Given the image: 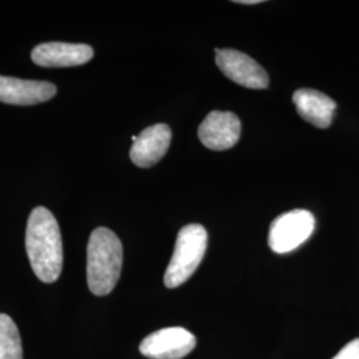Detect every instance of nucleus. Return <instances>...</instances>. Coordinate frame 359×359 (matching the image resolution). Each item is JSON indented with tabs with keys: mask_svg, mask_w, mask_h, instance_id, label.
I'll list each match as a JSON object with an SVG mask.
<instances>
[{
	"mask_svg": "<svg viewBox=\"0 0 359 359\" xmlns=\"http://www.w3.org/2000/svg\"><path fill=\"white\" fill-rule=\"evenodd\" d=\"M26 250L31 268L41 283H55L63 269V240L51 212L35 208L27 222Z\"/></svg>",
	"mask_w": 359,
	"mask_h": 359,
	"instance_id": "f257e3e1",
	"label": "nucleus"
},
{
	"mask_svg": "<svg viewBox=\"0 0 359 359\" xmlns=\"http://www.w3.org/2000/svg\"><path fill=\"white\" fill-rule=\"evenodd\" d=\"M123 245L115 233L97 228L90 233L87 246V283L95 295H108L120 278Z\"/></svg>",
	"mask_w": 359,
	"mask_h": 359,
	"instance_id": "f03ea898",
	"label": "nucleus"
},
{
	"mask_svg": "<svg viewBox=\"0 0 359 359\" xmlns=\"http://www.w3.org/2000/svg\"><path fill=\"white\" fill-rule=\"evenodd\" d=\"M208 233L200 224L184 226L177 234L176 246L168 265L164 283L169 289L187 283L205 256Z\"/></svg>",
	"mask_w": 359,
	"mask_h": 359,
	"instance_id": "7ed1b4c3",
	"label": "nucleus"
},
{
	"mask_svg": "<svg viewBox=\"0 0 359 359\" xmlns=\"http://www.w3.org/2000/svg\"><path fill=\"white\" fill-rule=\"evenodd\" d=\"M316 218L305 209H295L276 218L270 225L268 244L274 253L293 252L313 234Z\"/></svg>",
	"mask_w": 359,
	"mask_h": 359,
	"instance_id": "20e7f679",
	"label": "nucleus"
},
{
	"mask_svg": "<svg viewBox=\"0 0 359 359\" xmlns=\"http://www.w3.org/2000/svg\"><path fill=\"white\" fill-rule=\"evenodd\" d=\"M216 63L225 76L243 87L250 90H265L269 86L266 71L244 52L217 48Z\"/></svg>",
	"mask_w": 359,
	"mask_h": 359,
	"instance_id": "39448f33",
	"label": "nucleus"
},
{
	"mask_svg": "<svg viewBox=\"0 0 359 359\" xmlns=\"http://www.w3.org/2000/svg\"><path fill=\"white\" fill-rule=\"evenodd\" d=\"M196 346V337L184 327H165L145 337L140 353L151 359H181Z\"/></svg>",
	"mask_w": 359,
	"mask_h": 359,
	"instance_id": "423d86ee",
	"label": "nucleus"
},
{
	"mask_svg": "<svg viewBox=\"0 0 359 359\" xmlns=\"http://www.w3.org/2000/svg\"><path fill=\"white\" fill-rule=\"evenodd\" d=\"M241 135V121L231 112L212 111L198 128L200 142L213 151H225L234 147Z\"/></svg>",
	"mask_w": 359,
	"mask_h": 359,
	"instance_id": "0eeeda50",
	"label": "nucleus"
},
{
	"mask_svg": "<svg viewBox=\"0 0 359 359\" xmlns=\"http://www.w3.org/2000/svg\"><path fill=\"white\" fill-rule=\"evenodd\" d=\"M93 57V48L88 44L50 41L36 46L31 52L32 62L40 67L65 68L86 65Z\"/></svg>",
	"mask_w": 359,
	"mask_h": 359,
	"instance_id": "6e6552de",
	"label": "nucleus"
},
{
	"mask_svg": "<svg viewBox=\"0 0 359 359\" xmlns=\"http://www.w3.org/2000/svg\"><path fill=\"white\" fill-rule=\"evenodd\" d=\"M56 86L50 81L0 75V103L35 105L48 102L56 95Z\"/></svg>",
	"mask_w": 359,
	"mask_h": 359,
	"instance_id": "1a4fd4ad",
	"label": "nucleus"
},
{
	"mask_svg": "<svg viewBox=\"0 0 359 359\" xmlns=\"http://www.w3.org/2000/svg\"><path fill=\"white\" fill-rule=\"evenodd\" d=\"M172 140V130L167 124H154L144 129L133 142L129 156L135 165L151 168L156 165L168 152Z\"/></svg>",
	"mask_w": 359,
	"mask_h": 359,
	"instance_id": "9d476101",
	"label": "nucleus"
},
{
	"mask_svg": "<svg viewBox=\"0 0 359 359\" xmlns=\"http://www.w3.org/2000/svg\"><path fill=\"white\" fill-rule=\"evenodd\" d=\"M298 115L317 128H327L332 124L337 104L320 90L302 88L293 95Z\"/></svg>",
	"mask_w": 359,
	"mask_h": 359,
	"instance_id": "9b49d317",
	"label": "nucleus"
},
{
	"mask_svg": "<svg viewBox=\"0 0 359 359\" xmlns=\"http://www.w3.org/2000/svg\"><path fill=\"white\" fill-rule=\"evenodd\" d=\"M0 359H23L22 338L13 318L0 313Z\"/></svg>",
	"mask_w": 359,
	"mask_h": 359,
	"instance_id": "f8f14e48",
	"label": "nucleus"
},
{
	"mask_svg": "<svg viewBox=\"0 0 359 359\" xmlns=\"http://www.w3.org/2000/svg\"><path fill=\"white\" fill-rule=\"evenodd\" d=\"M333 359H359V338L342 347Z\"/></svg>",
	"mask_w": 359,
	"mask_h": 359,
	"instance_id": "ddd939ff",
	"label": "nucleus"
},
{
	"mask_svg": "<svg viewBox=\"0 0 359 359\" xmlns=\"http://www.w3.org/2000/svg\"><path fill=\"white\" fill-rule=\"evenodd\" d=\"M236 3H240V4H258V3H261V0H237Z\"/></svg>",
	"mask_w": 359,
	"mask_h": 359,
	"instance_id": "4468645a",
	"label": "nucleus"
}]
</instances>
